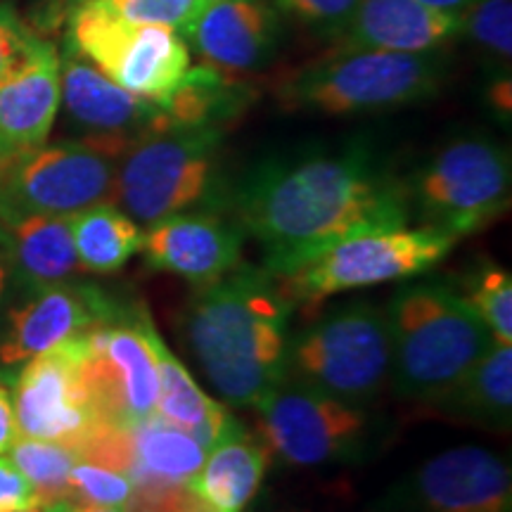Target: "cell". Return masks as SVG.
I'll return each mask as SVG.
<instances>
[{"mask_svg":"<svg viewBox=\"0 0 512 512\" xmlns=\"http://www.w3.org/2000/svg\"><path fill=\"white\" fill-rule=\"evenodd\" d=\"M420 3L432 5V8H439L446 12H456V15H463V10L472 3V0H420Z\"/></svg>","mask_w":512,"mask_h":512,"instance_id":"f35d334b","label":"cell"},{"mask_svg":"<svg viewBox=\"0 0 512 512\" xmlns=\"http://www.w3.org/2000/svg\"><path fill=\"white\" fill-rule=\"evenodd\" d=\"M486 102H489V107L498 114V117L510 121V114H512V79H510V72L498 74L496 79L489 83V88H486Z\"/></svg>","mask_w":512,"mask_h":512,"instance_id":"d590c367","label":"cell"},{"mask_svg":"<svg viewBox=\"0 0 512 512\" xmlns=\"http://www.w3.org/2000/svg\"><path fill=\"white\" fill-rule=\"evenodd\" d=\"M43 512H124L121 508H98V505H79L72 501H60L43 508Z\"/></svg>","mask_w":512,"mask_h":512,"instance_id":"74e56055","label":"cell"},{"mask_svg":"<svg viewBox=\"0 0 512 512\" xmlns=\"http://www.w3.org/2000/svg\"><path fill=\"white\" fill-rule=\"evenodd\" d=\"M292 313L273 273L240 264L214 283L195 287L176 332L221 399L249 408L287 375Z\"/></svg>","mask_w":512,"mask_h":512,"instance_id":"7a4b0ae2","label":"cell"},{"mask_svg":"<svg viewBox=\"0 0 512 512\" xmlns=\"http://www.w3.org/2000/svg\"><path fill=\"white\" fill-rule=\"evenodd\" d=\"M76 256L83 273L112 275L140 252L143 230L114 202H100L72 216Z\"/></svg>","mask_w":512,"mask_h":512,"instance_id":"4316f807","label":"cell"},{"mask_svg":"<svg viewBox=\"0 0 512 512\" xmlns=\"http://www.w3.org/2000/svg\"><path fill=\"white\" fill-rule=\"evenodd\" d=\"M36 38L12 5L0 3V79L29 53Z\"/></svg>","mask_w":512,"mask_h":512,"instance_id":"836d02e7","label":"cell"},{"mask_svg":"<svg viewBox=\"0 0 512 512\" xmlns=\"http://www.w3.org/2000/svg\"><path fill=\"white\" fill-rule=\"evenodd\" d=\"M60 110V53L36 38L0 79V166L46 145Z\"/></svg>","mask_w":512,"mask_h":512,"instance_id":"ac0fdd59","label":"cell"},{"mask_svg":"<svg viewBox=\"0 0 512 512\" xmlns=\"http://www.w3.org/2000/svg\"><path fill=\"white\" fill-rule=\"evenodd\" d=\"M432 408L465 425L508 432L512 425V347L494 342L465 380Z\"/></svg>","mask_w":512,"mask_h":512,"instance_id":"cb8c5ba5","label":"cell"},{"mask_svg":"<svg viewBox=\"0 0 512 512\" xmlns=\"http://www.w3.org/2000/svg\"><path fill=\"white\" fill-rule=\"evenodd\" d=\"M226 202L273 275L354 235L411 221L406 185L361 143L264 159L240 176Z\"/></svg>","mask_w":512,"mask_h":512,"instance_id":"6da1fadb","label":"cell"},{"mask_svg":"<svg viewBox=\"0 0 512 512\" xmlns=\"http://www.w3.org/2000/svg\"><path fill=\"white\" fill-rule=\"evenodd\" d=\"M60 102L72 140H83L117 159L138 138L164 124L162 107L128 93L72 50L60 57Z\"/></svg>","mask_w":512,"mask_h":512,"instance_id":"9a60e30c","label":"cell"},{"mask_svg":"<svg viewBox=\"0 0 512 512\" xmlns=\"http://www.w3.org/2000/svg\"><path fill=\"white\" fill-rule=\"evenodd\" d=\"M361 0H275V8L306 27L337 36L354 15Z\"/></svg>","mask_w":512,"mask_h":512,"instance_id":"d6a6232c","label":"cell"},{"mask_svg":"<svg viewBox=\"0 0 512 512\" xmlns=\"http://www.w3.org/2000/svg\"><path fill=\"white\" fill-rule=\"evenodd\" d=\"M209 3H221V0H207V5H209Z\"/></svg>","mask_w":512,"mask_h":512,"instance_id":"60d3db41","label":"cell"},{"mask_svg":"<svg viewBox=\"0 0 512 512\" xmlns=\"http://www.w3.org/2000/svg\"><path fill=\"white\" fill-rule=\"evenodd\" d=\"M446 79L439 53L335 50L285 76L278 100L285 110L351 117L387 112L434 98Z\"/></svg>","mask_w":512,"mask_h":512,"instance_id":"277c9868","label":"cell"},{"mask_svg":"<svg viewBox=\"0 0 512 512\" xmlns=\"http://www.w3.org/2000/svg\"><path fill=\"white\" fill-rule=\"evenodd\" d=\"M124 304L105 287L76 278L22 294L0 332V368L12 373L29 358L112 320Z\"/></svg>","mask_w":512,"mask_h":512,"instance_id":"2e32d148","label":"cell"},{"mask_svg":"<svg viewBox=\"0 0 512 512\" xmlns=\"http://www.w3.org/2000/svg\"><path fill=\"white\" fill-rule=\"evenodd\" d=\"M207 448L181 427L169 425L152 415L133 427L131 465L133 484H185L200 472L207 460Z\"/></svg>","mask_w":512,"mask_h":512,"instance_id":"d4e9b609","label":"cell"},{"mask_svg":"<svg viewBox=\"0 0 512 512\" xmlns=\"http://www.w3.org/2000/svg\"><path fill=\"white\" fill-rule=\"evenodd\" d=\"M8 278H10V271H8V252H5V228L0 226V299H3Z\"/></svg>","mask_w":512,"mask_h":512,"instance_id":"ab89813d","label":"cell"},{"mask_svg":"<svg viewBox=\"0 0 512 512\" xmlns=\"http://www.w3.org/2000/svg\"><path fill=\"white\" fill-rule=\"evenodd\" d=\"M245 230L230 214L207 207L164 216L143 230L140 254L155 273H169L200 287L242 264Z\"/></svg>","mask_w":512,"mask_h":512,"instance_id":"e0dca14e","label":"cell"},{"mask_svg":"<svg viewBox=\"0 0 512 512\" xmlns=\"http://www.w3.org/2000/svg\"><path fill=\"white\" fill-rule=\"evenodd\" d=\"M38 508L41 505L36 501L34 486L5 453H0V512H34Z\"/></svg>","mask_w":512,"mask_h":512,"instance_id":"e575fe53","label":"cell"},{"mask_svg":"<svg viewBox=\"0 0 512 512\" xmlns=\"http://www.w3.org/2000/svg\"><path fill=\"white\" fill-rule=\"evenodd\" d=\"M69 486H72V503L98 505V508H126L133 494L131 477L124 472L79 458L69 475Z\"/></svg>","mask_w":512,"mask_h":512,"instance_id":"4dcf8cb0","label":"cell"},{"mask_svg":"<svg viewBox=\"0 0 512 512\" xmlns=\"http://www.w3.org/2000/svg\"><path fill=\"white\" fill-rule=\"evenodd\" d=\"M72 3H76V0H72Z\"/></svg>","mask_w":512,"mask_h":512,"instance_id":"7bdbcfd3","label":"cell"},{"mask_svg":"<svg viewBox=\"0 0 512 512\" xmlns=\"http://www.w3.org/2000/svg\"><path fill=\"white\" fill-rule=\"evenodd\" d=\"M375 512H512V475L484 446L446 448L403 475Z\"/></svg>","mask_w":512,"mask_h":512,"instance_id":"5bb4252c","label":"cell"},{"mask_svg":"<svg viewBox=\"0 0 512 512\" xmlns=\"http://www.w3.org/2000/svg\"><path fill=\"white\" fill-rule=\"evenodd\" d=\"M117 157L83 140L41 145L0 166V226L31 216H74L112 202Z\"/></svg>","mask_w":512,"mask_h":512,"instance_id":"8fae6325","label":"cell"},{"mask_svg":"<svg viewBox=\"0 0 512 512\" xmlns=\"http://www.w3.org/2000/svg\"><path fill=\"white\" fill-rule=\"evenodd\" d=\"M17 437L19 434L15 425V411H12V396L5 389V384L0 382V453H8Z\"/></svg>","mask_w":512,"mask_h":512,"instance_id":"8d00e7d4","label":"cell"},{"mask_svg":"<svg viewBox=\"0 0 512 512\" xmlns=\"http://www.w3.org/2000/svg\"><path fill=\"white\" fill-rule=\"evenodd\" d=\"M259 439L271 456L294 467L363 463L377 444V422L368 408L283 377L254 403Z\"/></svg>","mask_w":512,"mask_h":512,"instance_id":"9c48e42d","label":"cell"},{"mask_svg":"<svg viewBox=\"0 0 512 512\" xmlns=\"http://www.w3.org/2000/svg\"><path fill=\"white\" fill-rule=\"evenodd\" d=\"M456 245L458 238L430 226L373 230L337 242L275 278L294 309L318 311L335 294L418 278L441 264Z\"/></svg>","mask_w":512,"mask_h":512,"instance_id":"ba28073f","label":"cell"},{"mask_svg":"<svg viewBox=\"0 0 512 512\" xmlns=\"http://www.w3.org/2000/svg\"><path fill=\"white\" fill-rule=\"evenodd\" d=\"M67 50L81 55L128 93L164 107L190 69L181 34L133 24L102 0H76L67 19Z\"/></svg>","mask_w":512,"mask_h":512,"instance_id":"30bf717a","label":"cell"},{"mask_svg":"<svg viewBox=\"0 0 512 512\" xmlns=\"http://www.w3.org/2000/svg\"><path fill=\"white\" fill-rule=\"evenodd\" d=\"M86 332L29 358L12 375L10 396L19 437L55 441L76 453L107 422L88 380Z\"/></svg>","mask_w":512,"mask_h":512,"instance_id":"7c38bea8","label":"cell"},{"mask_svg":"<svg viewBox=\"0 0 512 512\" xmlns=\"http://www.w3.org/2000/svg\"><path fill=\"white\" fill-rule=\"evenodd\" d=\"M463 34L456 12L420 0H361L344 29L337 50H389V53H437Z\"/></svg>","mask_w":512,"mask_h":512,"instance_id":"ffe728a7","label":"cell"},{"mask_svg":"<svg viewBox=\"0 0 512 512\" xmlns=\"http://www.w3.org/2000/svg\"><path fill=\"white\" fill-rule=\"evenodd\" d=\"M403 185L411 219L460 240L510 209V152L496 138L465 133L446 140Z\"/></svg>","mask_w":512,"mask_h":512,"instance_id":"52a82bcc","label":"cell"},{"mask_svg":"<svg viewBox=\"0 0 512 512\" xmlns=\"http://www.w3.org/2000/svg\"><path fill=\"white\" fill-rule=\"evenodd\" d=\"M34 512H43V510H41V508H38V510H34Z\"/></svg>","mask_w":512,"mask_h":512,"instance_id":"b9f144b4","label":"cell"},{"mask_svg":"<svg viewBox=\"0 0 512 512\" xmlns=\"http://www.w3.org/2000/svg\"><path fill=\"white\" fill-rule=\"evenodd\" d=\"M384 313L392 332L389 384L422 406L451 394L496 342L460 287L444 278L401 285Z\"/></svg>","mask_w":512,"mask_h":512,"instance_id":"3957f363","label":"cell"},{"mask_svg":"<svg viewBox=\"0 0 512 512\" xmlns=\"http://www.w3.org/2000/svg\"><path fill=\"white\" fill-rule=\"evenodd\" d=\"M5 456L34 486L36 501L41 508L60 501H72L69 475L76 463L74 448L55 444V441L17 437Z\"/></svg>","mask_w":512,"mask_h":512,"instance_id":"83f0119b","label":"cell"},{"mask_svg":"<svg viewBox=\"0 0 512 512\" xmlns=\"http://www.w3.org/2000/svg\"><path fill=\"white\" fill-rule=\"evenodd\" d=\"M498 344H512V275L508 268L482 261L460 287Z\"/></svg>","mask_w":512,"mask_h":512,"instance_id":"f1b7e54d","label":"cell"},{"mask_svg":"<svg viewBox=\"0 0 512 512\" xmlns=\"http://www.w3.org/2000/svg\"><path fill=\"white\" fill-rule=\"evenodd\" d=\"M252 88L242 79L200 64L188 69L183 81L162 107L164 124L228 128L252 102Z\"/></svg>","mask_w":512,"mask_h":512,"instance_id":"484cf974","label":"cell"},{"mask_svg":"<svg viewBox=\"0 0 512 512\" xmlns=\"http://www.w3.org/2000/svg\"><path fill=\"white\" fill-rule=\"evenodd\" d=\"M271 451L245 427L209 448L207 460L188 482L190 494L209 512H245L264 484Z\"/></svg>","mask_w":512,"mask_h":512,"instance_id":"603a6c76","label":"cell"},{"mask_svg":"<svg viewBox=\"0 0 512 512\" xmlns=\"http://www.w3.org/2000/svg\"><path fill=\"white\" fill-rule=\"evenodd\" d=\"M460 22L484 60L505 74L512 57V0H472Z\"/></svg>","mask_w":512,"mask_h":512,"instance_id":"f546056e","label":"cell"},{"mask_svg":"<svg viewBox=\"0 0 512 512\" xmlns=\"http://www.w3.org/2000/svg\"><path fill=\"white\" fill-rule=\"evenodd\" d=\"M145 304H124L117 316L86 332L88 380L102 418L138 427L157 408L159 377L152 354Z\"/></svg>","mask_w":512,"mask_h":512,"instance_id":"4fadbf2b","label":"cell"},{"mask_svg":"<svg viewBox=\"0 0 512 512\" xmlns=\"http://www.w3.org/2000/svg\"><path fill=\"white\" fill-rule=\"evenodd\" d=\"M133 24H155L188 36L192 24L207 8V0H102Z\"/></svg>","mask_w":512,"mask_h":512,"instance_id":"1f68e13d","label":"cell"},{"mask_svg":"<svg viewBox=\"0 0 512 512\" xmlns=\"http://www.w3.org/2000/svg\"><path fill=\"white\" fill-rule=\"evenodd\" d=\"M280 36L278 12L268 0L209 3L188 31L202 64L242 79L266 67Z\"/></svg>","mask_w":512,"mask_h":512,"instance_id":"d6986e66","label":"cell"},{"mask_svg":"<svg viewBox=\"0 0 512 512\" xmlns=\"http://www.w3.org/2000/svg\"><path fill=\"white\" fill-rule=\"evenodd\" d=\"M3 228L8 271L19 294L67 283L83 273L74 247L72 216H31Z\"/></svg>","mask_w":512,"mask_h":512,"instance_id":"7402d4cb","label":"cell"},{"mask_svg":"<svg viewBox=\"0 0 512 512\" xmlns=\"http://www.w3.org/2000/svg\"><path fill=\"white\" fill-rule=\"evenodd\" d=\"M287 377L349 406L370 408L392 377V332L373 302H349L320 311L292 330Z\"/></svg>","mask_w":512,"mask_h":512,"instance_id":"5b68a950","label":"cell"},{"mask_svg":"<svg viewBox=\"0 0 512 512\" xmlns=\"http://www.w3.org/2000/svg\"><path fill=\"white\" fill-rule=\"evenodd\" d=\"M147 337H150L159 377L155 415L169 422V425L190 432L207 451L219 444V441L230 437L233 432H238L242 427L240 422L233 418V413L223 403L211 399L200 384L195 382V377L183 366L181 358L166 347L152 318L147 323Z\"/></svg>","mask_w":512,"mask_h":512,"instance_id":"44dd1931","label":"cell"},{"mask_svg":"<svg viewBox=\"0 0 512 512\" xmlns=\"http://www.w3.org/2000/svg\"><path fill=\"white\" fill-rule=\"evenodd\" d=\"M226 128L162 124L138 138L117 162L112 202L138 226L214 207Z\"/></svg>","mask_w":512,"mask_h":512,"instance_id":"8992f818","label":"cell"}]
</instances>
